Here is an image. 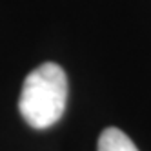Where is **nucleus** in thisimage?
Here are the masks:
<instances>
[{"instance_id": "1", "label": "nucleus", "mask_w": 151, "mask_h": 151, "mask_svg": "<svg viewBox=\"0 0 151 151\" xmlns=\"http://www.w3.org/2000/svg\"><path fill=\"white\" fill-rule=\"evenodd\" d=\"M68 102V77L55 62L33 69L24 80L18 109L35 129H46L60 120Z\"/></svg>"}, {"instance_id": "2", "label": "nucleus", "mask_w": 151, "mask_h": 151, "mask_svg": "<svg viewBox=\"0 0 151 151\" xmlns=\"http://www.w3.org/2000/svg\"><path fill=\"white\" fill-rule=\"evenodd\" d=\"M99 151H138V147L118 127H107L99 138Z\"/></svg>"}]
</instances>
